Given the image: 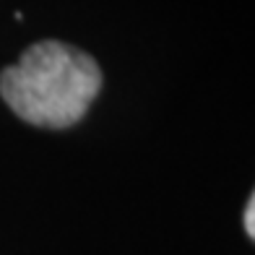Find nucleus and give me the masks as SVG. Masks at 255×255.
I'll return each mask as SVG.
<instances>
[{
  "label": "nucleus",
  "instance_id": "2",
  "mask_svg": "<svg viewBox=\"0 0 255 255\" xmlns=\"http://www.w3.org/2000/svg\"><path fill=\"white\" fill-rule=\"evenodd\" d=\"M253 214H255V201H248V214H245V227H248V235H255V227H253Z\"/></svg>",
  "mask_w": 255,
  "mask_h": 255
},
{
  "label": "nucleus",
  "instance_id": "1",
  "mask_svg": "<svg viewBox=\"0 0 255 255\" xmlns=\"http://www.w3.org/2000/svg\"><path fill=\"white\" fill-rule=\"evenodd\" d=\"M102 89V71L84 50L63 42H37L16 65L0 73V94L21 120L68 128L86 115Z\"/></svg>",
  "mask_w": 255,
  "mask_h": 255
}]
</instances>
